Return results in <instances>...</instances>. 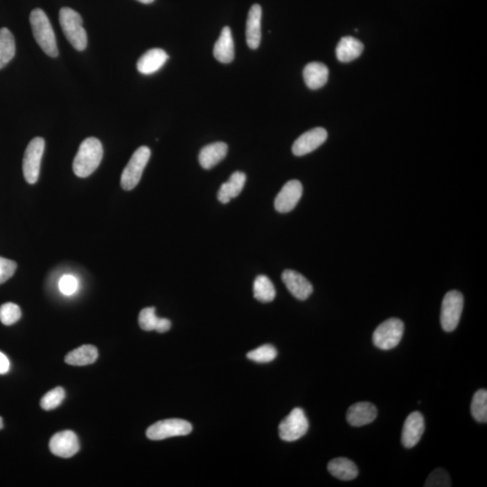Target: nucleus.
Listing matches in <instances>:
<instances>
[{
    "mask_svg": "<svg viewBox=\"0 0 487 487\" xmlns=\"http://www.w3.org/2000/svg\"><path fill=\"white\" fill-rule=\"evenodd\" d=\"M103 158V143L95 137H89L80 143L79 151L74 158V173L80 178L89 177L100 166Z\"/></svg>",
    "mask_w": 487,
    "mask_h": 487,
    "instance_id": "nucleus-1",
    "label": "nucleus"
},
{
    "mask_svg": "<svg viewBox=\"0 0 487 487\" xmlns=\"http://www.w3.org/2000/svg\"><path fill=\"white\" fill-rule=\"evenodd\" d=\"M30 24L35 41L42 50L50 57H57L59 51L55 32L46 14L40 8H35L30 14Z\"/></svg>",
    "mask_w": 487,
    "mask_h": 487,
    "instance_id": "nucleus-2",
    "label": "nucleus"
},
{
    "mask_svg": "<svg viewBox=\"0 0 487 487\" xmlns=\"http://www.w3.org/2000/svg\"><path fill=\"white\" fill-rule=\"evenodd\" d=\"M59 19L62 31L71 46L77 51H85L88 44V37L80 15L70 8H62L60 10Z\"/></svg>",
    "mask_w": 487,
    "mask_h": 487,
    "instance_id": "nucleus-3",
    "label": "nucleus"
},
{
    "mask_svg": "<svg viewBox=\"0 0 487 487\" xmlns=\"http://www.w3.org/2000/svg\"><path fill=\"white\" fill-rule=\"evenodd\" d=\"M405 333L401 319L391 318L382 322L373 334V345L382 351H390L399 345Z\"/></svg>",
    "mask_w": 487,
    "mask_h": 487,
    "instance_id": "nucleus-4",
    "label": "nucleus"
},
{
    "mask_svg": "<svg viewBox=\"0 0 487 487\" xmlns=\"http://www.w3.org/2000/svg\"><path fill=\"white\" fill-rule=\"evenodd\" d=\"M150 157L151 150L148 146H141L134 152L122 172L121 184L125 191L133 190L139 184Z\"/></svg>",
    "mask_w": 487,
    "mask_h": 487,
    "instance_id": "nucleus-5",
    "label": "nucleus"
},
{
    "mask_svg": "<svg viewBox=\"0 0 487 487\" xmlns=\"http://www.w3.org/2000/svg\"><path fill=\"white\" fill-rule=\"evenodd\" d=\"M464 307V298L459 291H450L445 295L441 312V327L446 333L455 330L459 324Z\"/></svg>",
    "mask_w": 487,
    "mask_h": 487,
    "instance_id": "nucleus-6",
    "label": "nucleus"
},
{
    "mask_svg": "<svg viewBox=\"0 0 487 487\" xmlns=\"http://www.w3.org/2000/svg\"><path fill=\"white\" fill-rule=\"evenodd\" d=\"M46 142L42 137H35L28 143L23 159L24 177L29 184H37L40 175L42 157Z\"/></svg>",
    "mask_w": 487,
    "mask_h": 487,
    "instance_id": "nucleus-7",
    "label": "nucleus"
},
{
    "mask_svg": "<svg viewBox=\"0 0 487 487\" xmlns=\"http://www.w3.org/2000/svg\"><path fill=\"white\" fill-rule=\"evenodd\" d=\"M193 425L189 421L181 419H167L157 421L146 430V437L151 441H163L166 439L189 435Z\"/></svg>",
    "mask_w": 487,
    "mask_h": 487,
    "instance_id": "nucleus-8",
    "label": "nucleus"
},
{
    "mask_svg": "<svg viewBox=\"0 0 487 487\" xmlns=\"http://www.w3.org/2000/svg\"><path fill=\"white\" fill-rule=\"evenodd\" d=\"M309 430L306 412L301 408H295L288 416L281 421L279 436L283 441L292 442L300 440Z\"/></svg>",
    "mask_w": 487,
    "mask_h": 487,
    "instance_id": "nucleus-9",
    "label": "nucleus"
},
{
    "mask_svg": "<svg viewBox=\"0 0 487 487\" xmlns=\"http://www.w3.org/2000/svg\"><path fill=\"white\" fill-rule=\"evenodd\" d=\"M303 184L297 180L287 182L276 196L274 208L280 213H288L296 207L303 196Z\"/></svg>",
    "mask_w": 487,
    "mask_h": 487,
    "instance_id": "nucleus-10",
    "label": "nucleus"
},
{
    "mask_svg": "<svg viewBox=\"0 0 487 487\" xmlns=\"http://www.w3.org/2000/svg\"><path fill=\"white\" fill-rule=\"evenodd\" d=\"M49 447L53 455L68 459L76 455L80 450V442L76 433L64 430L53 436Z\"/></svg>",
    "mask_w": 487,
    "mask_h": 487,
    "instance_id": "nucleus-11",
    "label": "nucleus"
},
{
    "mask_svg": "<svg viewBox=\"0 0 487 487\" xmlns=\"http://www.w3.org/2000/svg\"><path fill=\"white\" fill-rule=\"evenodd\" d=\"M328 139V132L322 127H315L301 134L292 145V153L296 157H303L324 145Z\"/></svg>",
    "mask_w": 487,
    "mask_h": 487,
    "instance_id": "nucleus-12",
    "label": "nucleus"
},
{
    "mask_svg": "<svg viewBox=\"0 0 487 487\" xmlns=\"http://www.w3.org/2000/svg\"><path fill=\"white\" fill-rule=\"evenodd\" d=\"M425 430L423 415L420 411L411 412L403 424L402 443L403 446L411 449L416 446Z\"/></svg>",
    "mask_w": 487,
    "mask_h": 487,
    "instance_id": "nucleus-13",
    "label": "nucleus"
},
{
    "mask_svg": "<svg viewBox=\"0 0 487 487\" xmlns=\"http://www.w3.org/2000/svg\"><path fill=\"white\" fill-rule=\"evenodd\" d=\"M282 280L287 290L291 292L292 296L298 300L306 301L312 294V283L303 274H299L296 271H283Z\"/></svg>",
    "mask_w": 487,
    "mask_h": 487,
    "instance_id": "nucleus-14",
    "label": "nucleus"
},
{
    "mask_svg": "<svg viewBox=\"0 0 487 487\" xmlns=\"http://www.w3.org/2000/svg\"><path fill=\"white\" fill-rule=\"evenodd\" d=\"M376 417H378V409L371 402L354 403L346 411V420L354 427H361L372 423Z\"/></svg>",
    "mask_w": 487,
    "mask_h": 487,
    "instance_id": "nucleus-15",
    "label": "nucleus"
},
{
    "mask_svg": "<svg viewBox=\"0 0 487 487\" xmlns=\"http://www.w3.org/2000/svg\"><path fill=\"white\" fill-rule=\"evenodd\" d=\"M169 59L166 51L160 48H154L143 53L137 62L136 67L140 73L150 76L157 73L166 64Z\"/></svg>",
    "mask_w": 487,
    "mask_h": 487,
    "instance_id": "nucleus-16",
    "label": "nucleus"
},
{
    "mask_svg": "<svg viewBox=\"0 0 487 487\" xmlns=\"http://www.w3.org/2000/svg\"><path fill=\"white\" fill-rule=\"evenodd\" d=\"M261 20L262 8L258 4L252 6L250 8L247 21L246 37L247 43L251 49L256 50L261 42Z\"/></svg>",
    "mask_w": 487,
    "mask_h": 487,
    "instance_id": "nucleus-17",
    "label": "nucleus"
},
{
    "mask_svg": "<svg viewBox=\"0 0 487 487\" xmlns=\"http://www.w3.org/2000/svg\"><path fill=\"white\" fill-rule=\"evenodd\" d=\"M229 146L226 143L216 142L204 146L200 152L199 162L203 169L210 170L226 157Z\"/></svg>",
    "mask_w": 487,
    "mask_h": 487,
    "instance_id": "nucleus-18",
    "label": "nucleus"
},
{
    "mask_svg": "<svg viewBox=\"0 0 487 487\" xmlns=\"http://www.w3.org/2000/svg\"><path fill=\"white\" fill-rule=\"evenodd\" d=\"M214 57L222 64H230L235 58V46L231 30L225 26L214 46Z\"/></svg>",
    "mask_w": 487,
    "mask_h": 487,
    "instance_id": "nucleus-19",
    "label": "nucleus"
},
{
    "mask_svg": "<svg viewBox=\"0 0 487 487\" xmlns=\"http://www.w3.org/2000/svg\"><path fill=\"white\" fill-rule=\"evenodd\" d=\"M247 176L244 172H235L230 176L229 181L220 186L218 193V199L223 204H227L232 199L238 197L243 191L246 184Z\"/></svg>",
    "mask_w": 487,
    "mask_h": 487,
    "instance_id": "nucleus-20",
    "label": "nucleus"
},
{
    "mask_svg": "<svg viewBox=\"0 0 487 487\" xmlns=\"http://www.w3.org/2000/svg\"><path fill=\"white\" fill-rule=\"evenodd\" d=\"M328 69L319 62H310L303 70V79L308 88L319 89L326 85L328 79Z\"/></svg>",
    "mask_w": 487,
    "mask_h": 487,
    "instance_id": "nucleus-21",
    "label": "nucleus"
},
{
    "mask_svg": "<svg viewBox=\"0 0 487 487\" xmlns=\"http://www.w3.org/2000/svg\"><path fill=\"white\" fill-rule=\"evenodd\" d=\"M364 51V44L357 38H342L336 48L337 58L342 62H351L360 57Z\"/></svg>",
    "mask_w": 487,
    "mask_h": 487,
    "instance_id": "nucleus-22",
    "label": "nucleus"
},
{
    "mask_svg": "<svg viewBox=\"0 0 487 487\" xmlns=\"http://www.w3.org/2000/svg\"><path fill=\"white\" fill-rule=\"evenodd\" d=\"M328 470L333 477L343 481H351L358 476L357 465L351 459L337 458L331 460L328 465Z\"/></svg>",
    "mask_w": 487,
    "mask_h": 487,
    "instance_id": "nucleus-23",
    "label": "nucleus"
},
{
    "mask_svg": "<svg viewBox=\"0 0 487 487\" xmlns=\"http://www.w3.org/2000/svg\"><path fill=\"white\" fill-rule=\"evenodd\" d=\"M98 349L94 346L85 345L70 352L65 357V362L71 366H88L98 360Z\"/></svg>",
    "mask_w": 487,
    "mask_h": 487,
    "instance_id": "nucleus-24",
    "label": "nucleus"
},
{
    "mask_svg": "<svg viewBox=\"0 0 487 487\" xmlns=\"http://www.w3.org/2000/svg\"><path fill=\"white\" fill-rule=\"evenodd\" d=\"M16 55V42L8 28L0 29V69H3Z\"/></svg>",
    "mask_w": 487,
    "mask_h": 487,
    "instance_id": "nucleus-25",
    "label": "nucleus"
},
{
    "mask_svg": "<svg viewBox=\"0 0 487 487\" xmlns=\"http://www.w3.org/2000/svg\"><path fill=\"white\" fill-rule=\"evenodd\" d=\"M276 288L265 276H258L254 282V297L261 303H271L276 298Z\"/></svg>",
    "mask_w": 487,
    "mask_h": 487,
    "instance_id": "nucleus-26",
    "label": "nucleus"
},
{
    "mask_svg": "<svg viewBox=\"0 0 487 487\" xmlns=\"http://www.w3.org/2000/svg\"><path fill=\"white\" fill-rule=\"evenodd\" d=\"M471 414L478 423H486L487 392L486 389L478 390L474 394L471 402Z\"/></svg>",
    "mask_w": 487,
    "mask_h": 487,
    "instance_id": "nucleus-27",
    "label": "nucleus"
},
{
    "mask_svg": "<svg viewBox=\"0 0 487 487\" xmlns=\"http://www.w3.org/2000/svg\"><path fill=\"white\" fill-rule=\"evenodd\" d=\"M247 357L249 360L255 361L256 363H269L276 360L277 351L274 346L264 345L249 352Z\"/></svg>",
    "mask_w": 487,
    "mask_h": 487,
    "instance_id": "nucleus-28",
    "label": "nucleus"
},
{
    "mask_svg": "<svg viewBox=\"0 0 487 487\" xmlns=\"http://www.w3.org/2000/svg\"><path fill=\"white\" fill-rule=\"evenodd\" d=\"M65 397L64 390L62 387H56L51 390L41 400V407L44 411H52L61 405Z\"/></svg>",
    "mask_w": 487,
    "mask_h": 487,
    "instance_id": "nucleus-29",
    "label": "nucleus"
},
{
    "mask_svg": "<svg viewBox=\"0 0 487 487\" xmlns=\"http://www.w3.org/2000/svg\"><path fill=\"white\" fill-rule=\"evenodd\" d=\"M21 310L19 306L13 303H7L0 307V321L6 326H10L19 321Z\"/></svg>",
    "mask_w": 487,
    "mask_h": 487,
    "instance_id": "nucleus-30",
    "label": "nucleus"
},
{
    "mask_svg": "<svg viewBox=\"0 0 487 487\" xmlns=\"http://www.w3.org/2000/svg\"><path fill=\"white\" fill-rule=\"evenodd\" d=\"M159 319L155 315V308H145L140 312L139 315V322L140 328L145 331L155 330Z\"/></svg>",
    "mask_w": 487,
    "mask_h": 487,
    "instance_id": "nucleus-31",
    "label": "nucleus"
},
{
    "mask_svg": "<svg viewBox=\"0 0 487 487\" xmlns=\"http://www.w3.org/2000/svg\"><path fill=\"white\" fill-rule=\"evenodd\" d=\"M426 487H448L451 486V481L449 474L443 468H437L432 472L428 479L426 480Z\"/></svg>",
    "mask_w": 487,
    "mask_h": 487,
    "instance_id": "nucleus-32",
    "label": "nucleus"
},
{
    "mask_svg": "<svg viewBox=\"0 0 487 487\" xmlns=\"http://www.w3.org/2000/svg\"><path fill=\"white\" fill-rule=\"evenodd\" d=\"M17 268L16 262L0 256V285L10 280L16 273Z\"/></svg>",
    "mask_w": 487,
    "mask_h": 487,
    "instance_id": "nucleus-33",
    "label": "nucleus"
},
{
    "mask_svg": "<svg viewBox=\"0 0 487 487\" xmlns=\"http://www.w3.org/2000/svg\"><path fill=\"white\" fill-rule=\"evenodd\" d=\"M59 289L62 294L71 296L76 294L78 290V280L71 274H65L59 282Z\"/></svg>",
    "mask_w": 487,
    "mask_h": 487,
    "instance_id": "nucleus-34",
    "label": "nucleus"
},
{
    "mask_svg": "<svg viewBox=\"0 0 487 487\" xmlns=\"http://www.w3.org/2000/svg\"><path fill=\"white\" fill-rule=\"evenodd\" d=\"M171 327L172 322L170 321L168 319L160 318L159 321H158L157 328H155V331H157V333H167V331L170 330Z\"/></svg>",
    "mask_w": 487,
    "mask_h": 487,
    "instance_id": "nucleus-35",
    "label": "nucleus"
},
{
    "mask_svg": "<svg viewBox=\"0 0 487 487\" xmlns=\"http://www.w3.org/2000/svg\"><path fill=\"white\" fill-rule=\"evenodd\" d=\"M10 369V362L7 355L0 352V375H5Z\"/></svg>",
    "mask_w": 487,
    "mask_h": 487,
    "instance_id": "nucleus-36",
    "label": "nucleus"
},
{
    "mask_svg": "<svg viewBox=\"0 0 487 487\" xmlns=\"http://www.w3.org/2000/svg\"><path fill=\"white\" fill-rule=\"evenodd\" d=\"M137 1L143 3V4H151L154 0H137Z\"/></svg>",
    "mask_w": 487,
    "mask_h": 487,
    "instance_id": "nucleus-37",
    "label": "nucleus"
},
{
    "mask_svg": "<svg viewBox=\"0 0 487 487\" xmlns=\"http://www.w3.org/2000/svg\"><path fill=\"white\" fill-rule=\"evenodd\" d=\"M3 429V420L2 418L0 417V430Z\"/></svg>",
    "mask_w": 487,
    "mask_h": 487,
    "instance_id": "nucleus-38",
    "label": "nucleus"
}]
</instances>
